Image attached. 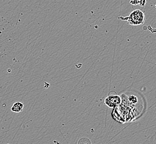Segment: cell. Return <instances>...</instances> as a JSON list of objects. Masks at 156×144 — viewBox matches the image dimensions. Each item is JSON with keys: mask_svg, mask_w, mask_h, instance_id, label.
Here are the masks:
<instances>
[{"mask_svg": "<svg viewBox=\"0 0 156 144\" xmlns=\"http://www.w3.org/2000/svg\"><path fill=\"white\" fill-rule=\"evenodd\" d=\"M122 21H126L128 24L133 26H138L144 23L145 15L144 12L140 9H135L129 15L125 17H119Z\"/></svg>", "mask_w": 156, "mask_h": 144, "instance_id": "6da1fadb", "label": "cell"}, {"mask_svg": "<svg viewBox=\"0 0 156 144\" xmlns=\"http://www.w3.org/2000/svg\"><path fill=\"white\" fill-rule=\"evenodd\" d=\"M121 99L119 95H108L105 99V104L110 108H115L120 105Z\"/></svg>", "mask_w": 156, "mask_h": 144, "instance_id": "7a4b0ae2", "label": "cell"}, {"mask_svg": "<svg viewBox=\"0 0 156 144\" xmlns=\"http://www.w3.org/2000/svg\"><path fill=\"white\" fill-rule=\"evenodd\" d=\"M23 108L24 105L23 103L21 102H16L13 104L11 109L14 113H19L23 110Z\"/></svg>", "mask_w": 156, "mask_h": 144, "instance_id": "3957f363", "label": "cell"}, {"mask_svg": "<svg viewBox=\"0 0 156 144\" xmlns=\"http://www.w3.org/2000/svg\"><path fill=\"white\" fill-rule=\"evenodd\" d=\"M147 0H131L129 3L132 5H139L141 7H144L146 5Z\"/></svg>", "mask_w": 156, "mask_h": 144, "instance_id": "277c9868", "label": "cell"}, {"mask_svg": "<svg viewBox=\"0 0 156 144\" xmlns=\"http://www.w3.org/2000/svg\"><path fill=\"white\" fill-rule=\"evenodd\" d=\"M128 100L130 103L132 104H136L138 102V98L137 96L133 95H131L128 96Z\"/></svg>", "mask_w": 156, "mask_h": 144, "instance_id": "5b68a950", "label": "cell"}, {"mask_svg": "<svg viewBox=\"0 0 156 144\" xmlns=\"http://www.w3.org/2000/svg\"><path fill=\"white\" fill-rule=\"evenodd\" d=\"M89 144V143H86V144Z\"/></svg>", "mask_w": 156, "mask_h": 144, "instance_id": "8992f818", "label": "cell"}]
</instances>
